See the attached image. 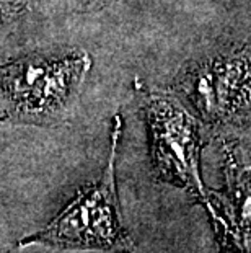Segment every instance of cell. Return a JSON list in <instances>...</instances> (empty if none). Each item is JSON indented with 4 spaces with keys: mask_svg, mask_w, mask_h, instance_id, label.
<instances>
[{
    "mask_svg": "<svg viewBox=\"0 0 251 253\" xmlns=\"http://www.w3.org/2000/svg\"><path fill=\"white\" fill-rule=\"evenodd\" d=\"M92 69L87 52L59 57L26 54L0 66V91L8 108L0 123L52 126L62 123L77 103L80 88Z\"/></svg>",
    "mask_w": 251,
    "mask_h": 253,
    "instance_id": "6da1fadb",
    "label": "cell"
},
{
    "mask_svg": "<svg viewBox=\"0 0 251 253\" xmlns=\"http://www.w3.org/2000/svg\"><path fill=\"white\" fill-rule=\"evenodd\" d=\"M121 115L114 116L108 165L98 183L83 186L75 199L59 216L20 247L42 244L57 249L95 250L106 253H132L134 242L122 227L116 191V154L121 139Z\"/></svg>",
    "mask_w": 251,
    "mask_h": 253,
    "instance_id": "7a4b0ae2",
    "label": "cell"
},
{
    "mask_svg": "<svg viewBox=\"0 0 251 253\" xmlns=\"http://www.w3.org/2000/svg\"><path fill=\"white\" fill-rule=\"evenodd\" d=\"M137 95L150 131L152 162L158 180L184 188L202 203L207 190L199 173V123L173 95L147 88L141 82Z\"/></svg>",
    "mask_w": 251,
    "mask_h": 253,
    "instance_id": "3957f363",
    "label": "cell"
},
{
    "mask_svg": "<svg viewBox=\"0 0 251 253\" xmlns=\"http://www.w3.org/2000/svg\"><path fill=\"white\" fill-rule=\"evenodd\" d=\"M181 91L207 121L233 118L251 101V59L201 62L186 69Z\"/></svg>",
    "mask_w": 251,
    "mask_h": 253,
    "instance_id": "277c9868",
    "label": "cell"
},
{
    "mask_svg": "<svg viewBox=\"0 0 251 253\" xmlns=\"http://www.w3.org/2000/svg\"><path fill=\"white\" fill-rule=\"evenodd\" d=\"M227 183V193L207 191L201 204L223 253H251V167L230 160Z\"/></svg>",
    "mask_w": 251,
    "mask_h": 253,
    "instance_id": "5b68a950",
    "label": "cell"
},
{
    "mask_svg": "<svg viewBox=\"0 0 251 253\" xmlns=\"http://www.w3.org/2000/svg\"><path fill=\"white\" fill-rule=\"evenodd\" d=\"M28 12L25 2H0V28L7 26Z\"/></svg>",
    "mask_w": 251,
    "mask_h": 253,
    "instance_id": "8992f818",
    "label": "cell"
}]
</instances>
